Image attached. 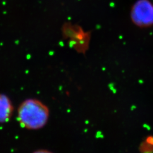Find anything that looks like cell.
Instances as JSON below:
<instances>
[{
    "label": "cell",
    "mask_w": 153,
    "mask_h": 153,
    "mask_svg": "<svg viewBox=\"0 0 153 153\" xmlns=\"http://www.w3.org/2000/svg\"><path fill=\"white\" fill-rule=\"evenodd\" d=\"M64 38L68 39L73 48L80 53H85L88 50L90 41V33L77 26L66 25L62 28Z\"/></svg>",
    "instance_id": "3957f363"
},
{
    "label": "cell",
    "mask_w": 153,
    "mask_h": 153,
    "mask_svg": "<svg viewBox=\"0 0 153 153\" xmlns=\"http://www.w3.org/2000/svg\"><path fill=\"white\" fill-rule=\"evenodd\" d=\"M14 110L10 99L5 94L0 93V124L7 123L11 119Z\"/></svg>",
    "instance_id": "277c9868"
},
{
    "label": "cell",
    "mask_w": 153,
    "mask_h": 153,
    "mask_svg": "<svg viewBox=\"0 0 153 153\" xmlns=\"http://www.w3.org/2000/svg\"><path fill=\"white\" fill-rule=\"evenodd\" d=\"M49 117L48 107L36 99H28L19 105L17 120L22 128L28 130H39L48 123Z\"/></svg>",
    "instance_id": "6da1fadb"
},
{
    "label": "cell",
    "mask_w": 153,
    "mask_h": 153,
    "mask_svg": "<svg viewBox=\"0 0 153 153\" xmlns=\"http://www.w3.org/2000/svg\"><path fill=\"white\" fill-rule=\"evenodd\" d=\"M131 19L138 27L153 26V2L150 0H137L131 7Z\"/></svg>",
    "instance_id": "7a4b0ae2"
},
{
    "label": "cell",
    "mask_w": 153,
    "mask_h": 153,
    "mask_svg": "<svg viewBox=\"0 0 153 153\" xmlns=\"http://www.w3.org/2000/svg\"><path fill=\"white\" fill-rule=\"evenodd\" d=\"M33 153H53L49 150H45V149H39L37 150L35 152H33Z\"/></svg>",
    "instance_id": "5b68a950"
}]
</instances>
